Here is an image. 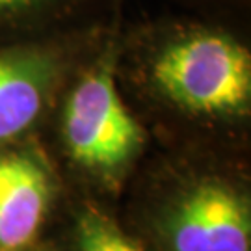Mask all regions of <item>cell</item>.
<instances>
[{"instance_id":"6da1fadb","label":"cell","mask_w":251,"mask_h":251,"mask_svg":"<svg viewBox=\"0 0 251 251\" xmlns=\"http://www.w3.org/2000/svg\"><path fill=\"white\" fill-rule=\"evenodd\" d=\"M152 78L168 99L196 114H240L250 104V52L224 34L201 32L168 45Z\"/></svg>"},{"instance_id":"5b68a950","label":"cell","mask_w":251,"mask_h":251,"mask_svg":"<svg viewBox=\"0 0 251 251\" xmlns=\"http://www.w3.org/2000/svg\"><path fill=\"white\" fill-rule=\"evenodd\" d=\"M56 76V62L41 50L0 52V142L36 121Z\"/></svg>"},{"instance_id":"3957f363","label":"cell","mask_w":251,"mask_h":251,"mask_svg":"<svg viewBox=\"0 0 251 251\" xmlns=\"http://www.w3.org/2000/svg\"><path fill=\"white\" fill-rule=\"evenodd\" d=\"M171 242L175 251H250V210L231 190L199 186L173 216Z\"/></svg>"},{"instance_id":"277c9868","label":"cell","mask_w":251,"mask_h":251,"mask_svg":"<svg viewBox=\"0 0 251 251\" xmlns=\"http://www.w3.org/2000/svg\"><path fill=\"white\" fill-rule=\"evenodd\" d=\"M49 201L43 166L28 154L0 158V248L15 250L34 238Z\"/></svg>"},{"instance_id":"ba28073f","label":"cell","mask_w":251,"mask_h":251,"mask_svg":"<svg viewBox=\"0 0 251 251\" xmlns=\"http://www.w3.org/2000/svg\"><path fill=\"white\" fill-rule=\"evenodd\" d=\"M2 251H8V250H2Z\"/></svg>"},{"instance_id":"8992f818","label":"cell","mask_w":251,"mask_h":251,"mask_svg":"<svg viewBox=\"0 0 251 251\" xmlns=\"http://www.w3.org/2000/svg\"><path fill=\"white\" fill-rule=\"evenodd\" d=\"M78 233L82 251H142L140 246L97 212L82 216Z\"/></svg>"},{"instance_id":"52a82bcc","label":"cell","mask_w":251,"mask_h":251,"mask_svg":"<svg viewBox=\"0 0 251 251\" xmlns=\"http://www.w3.org/2000/svg\"><path fill=\"white\" fill-rule=\"evenodd\" d=\"M50 0H0V17L19 15L28 9H36Z\"/></svg>"},{"instance_id":"7a4b0ae2","label":"cell","mask_w":251,"mask_h":251,"mask_svg":"<svg viewBox=\"0 0 251 251\" xmlns=\"http://www.w3.org/2000/svg\"><path fill=\"white\" fill-rule=\"evenodd\" d=\"M65 140L76 160L95 170H116L142 144V128L119 97L108 67L90 73L65 106Z\"/></svg>"}]
</instances>
